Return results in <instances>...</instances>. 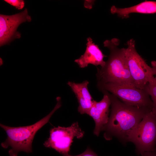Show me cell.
I'll return each mask as SVG.
<instances>
[{
    "mask_svg": "<svg viewBox=\"0 0 156 156\" xmlns=\"http://www.w3.org/2000/svg\"><path fill=\"white\" fill-rule=\"evenodd\" d=\"M109 93L111 101L110 114L104 130L103 137L109 140L116 137L122 144L127 142L129 133L153 109L140 108L126 104Z\"/></svg>",
    "mask_w": 156,
    "mask_h": 156,
    "instance_id": "1",
    "label": "cell"
},
{
    "mask_svg": "<svg viewBox=\"0 0 156 156\" xmlns=\"http://www.w3.org/2000/svg\"><path fill=\"white\" fill-rule=\"evenodd\" d=\"M119 44L117 38L104 42V46L109 49L110 54L104 66L97 68V84L113 83L135 87L127 61L126 48H119Z\"/></svg>",
    "mask_w": 156,
    "mask_h": 156,
    "instance_id": "2",
    "label": "cell"
},
{
    "mask_svg": "<svg viewBox=\"0 0 156 156\" xmlns=\"http://www.w3.org/2000/svg\"><path fill=\"white\" fill-rule=\"evenodd\" d=\"M57 103L52 111L46 116L31 125L11 127L0 124V127L6 132L7 137L2 142L1 146L7 148L10 147L8 153L10 156H17L20 152H32V143L38 131L49 121L54 113L62 106L61 98H56Z\"/></svg>",
    "mask_w": 156,
    "mask_h": 156,
    "instance_id": "3",
    "label": "cell"
},
{
    "mask_svg": "<svg viewBox=\"0 0 156 156\" xmlns=\"http://www.w3.org/2000/svg\"><path fill=\"white\" fill-rule=\"evenodd\" d=\"M127 142L133 143L138 155L156 150V110L147 112L138 125L129 133Z\"/></svg>",
    "mask_w": 156,
    "mask_h": 156,
    "instance_id": "4",
    "label": "cell"
},
{
    "mask_svg": "<svg viewBox=\"0 0 156 156\" xmlns=\"http://www.w3.org/2000/svg\"><path fill=\"white\" fill-rule=\"evenodd\" d=\"M101 92H107L123 103L140 108L152 109L153 104L146 88L141 89L135 86L113 83L97 84Z\"/></svg>",
    "mask_w": 156,
    "mask_h": 156,
    "instance_id": "5",
    "label": "cell"
},
{
    "mask_svg": "<svg viewBox=\"0 0 156 156\" xmlns=\"http://www.w3.org/2000/svg\"><path fill=\"white\" fill-rule=\"evenodd\" d=\"M127 44L125 55L131 77L136 87L144 89L148 83L153 80L152 68L137 51L134 39L128 40Z\"/></svg>",
    "mask_w": 156,
    "mask_h": 156,
    "instance_id": "6",
    "label": "cell"
},
{
    "mask_svg": "<svg viewBox=\"0 0 156 156\" xmlns=\"http://www.w3.org/2000/svg\"><path fill=\"white\" fill-rule=\"evenodd\" d=\"M84 134V131L79 127L77 122L68 127H54L50 129L49 137L43 145L62 155L69 154L73 139L75 137L81 139Z\"/></svg>",
    "mask_w": 156,
    "mask_h": 156,
    "instance_id": "7",
    "label": "cell"
},
{
    "mask_svg": "<svg viewBox=\"0 0 156 156\" xmlns=\"http://www.w3.org/2000/svg\"><path fill=\"white\" fill-rule=\"evenodd\" d=\"M31 18L27 8L15 14L0 15V46L8 44L14 39L20 38L21 34L17 31L19 26L26 22H30Z\"/></svg>",
    "mask_w": 156,
    "mask_h": 156,
    "instance_id": "8",
    "label": "cell"
},
{
    "mask_svg": "<svg viewBox=\"0 0 156 156\" xmlns=\"http://www.w3.org/2000/svg\"><path fill=\"white\" fill-rule=\"evenodd\" d=\"M102 99L99 102L94 100L88 114L93 119L95 123L94 133L98 136L101 132L103 131L108 121L111 101L109 92H102Z\"/></svg>",
    "mask_w": 156,
    "mask_h": 156,
    "instance_id": "9",
    "label": "cell"
},
{
    "mask_svg": "<svg viewBox=\"0 0 156 156\" xmlns=\"http://www.w3.org/2000/svg\"><path fill=\"white\" fill-rule=\"evenodd\" d=\"M106 56L100 49L98 46L93 42L90 37L87 38L86 51L79 58L75 60L79 67L84 68L91 64L96 66L103 67L105 62L104 58Z\"/></svg>",
    "mask_w": 156,
    "mask_h": 156,
    "instance_id": "10",
    "label": "cell"
},
{
    "mask_svg": "<svg viewBox=\"0 0 156 156\" xmlns=\"http://www.w3.org/2000/svg\"><path fill=\"white\" fill-rule=\"evenodd\" d=\"M89 82L87 80L80 83L69 81L67 85L75 94L79 103L78 112L81 114L88 115L94 100L88 88Z\"/></svg>",
    "mask_w": 156,
    "mask_h": 156,
    "instance_id": "11",
    "label": "cell"
},
{
    "mask_svg": "<svg viewBox=\"0 0 156 156\" xmlns=\"http://www.w3.org/2000/svg\"><path fill=\"white\" fill-rule=\"evenodd\" d=\"M110 12L112 14H116L122 18H127L133 13L153 14L156 13V1H145L137 5L124 8L112 6Z\"/></svg>",
    "mask_w": 156,
    "mask_h": 156,
    "instance_id": "12",
    "label": "cell"
},
{
    "mask_svg": "<svg viewBox=\"0 0 156 156\" xmlns=\"http://www.w3.org/2000/svg\"><path fill=\"white\" fill-rule=\"evenodd\" d=\"M151 64L154 78L153 82L148 84L146 89L153 102V109L156 110V61H152Z\"/></svg>",
    "mask_w": 156,
    "mask_h": 156,
    "instance_id": "13",
    "label": "cell"
},
{
    "mask_svg": "<svg viewBox=\"0 0 156 156\" xmlns=\"http://www.w3.org/2000/svg\"><path fill=\"white\" fill-rule=\"evenodd\" d=\"M4 1L18 10L22 9L25 6V1L23 0H5Z\"/></svg>",
    "mask_w": 156,
    "mask_h": 156,
    "instance_id": "14",
    "label": "cell"
},
{
    "mask_svg": "<svg viewBox=\"0 0 156 156\" xmlns=\"http://www.w3.org/2000/svg\"><path fill=\"white\" fill-rule=\"evenodd\" d=\"M63 155V156H98L89 147H88L83 153L78 155L73 156L70 155L69 154H64Z\"/></svg>",
    "mask_w": 156,
    "mask_h": 156,
    "instance_id": "15",
    "label": "cell"
},
{
    "mask_svg": "<svg viewBox=\"0 0 156 156\" xmlns=\"http://www.w3.org/2000/svg\"><path fill=\"white\" fill-rule=\"evenodd\" d=\"M141 156H156V150L151 152H146L141 155Z\"/></svg>",
    "mask_w": 156,
    "mask_h": 156,
    "instance_id": "16",
    "label": "cell"
}]
</instances>
